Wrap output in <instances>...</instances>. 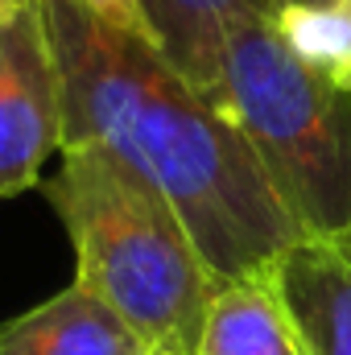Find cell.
<instances>
[{
	"mask_svg": "<svg viewBox=\"0 0 351 355\" xmlns=\"http://www.w3.org/2000/svg\"><path fill=\"white\" fill-rule=\"evenodd\" d=\"M149 355H174V352H149Z\"/></svg>",
	"mask_w": 351,
	"mask_h": 355,
	"instance_id": "13",
	"label": "cell"
},
{
	"mask_svg": "<svg viewBox=\"0 0 351 355\" xmlns=\"http://www.w3.org/2000/svg\"><path fill=\"white\" fill-rule=\"evenodd\" d=\"M289 54L318 75L327 87L351 95V0L331 4H289L273 12Z\"/></svg>",
	"mask_w": 351,
	"mask_h": 355,
	"instance_id": "9",
	"label": "cell"
},
{
	"mask_svg": "<svg viewBox=\"0 0 351 355\" xmlns=\"http://www.w3.org/2000/svg\"><path fill=\"white\" fill-rule=\"evenodd\" d=\"M46 198L75 248V285L108 302L153 352L194 355L219 289L174 207L103 149H71Z\"/></svg>",
	"mask_w": 351,
	"mask_h": 355,
	"instance_id": "2",
	"label": "cell"
},
{
	"mask_svg": "<svg viewBox=\"0 0 351 355\" xmlns=\"http://www.w3.org/2000/svg\"><path fill=\"white\" fill-rule=\"evenodd\" d=\"M194 355H302L298 331L261 272L219 281L207 302Z\"/></svg>",
	"mask_w": 351,
	"mask_h": 355,
	"instance_id": "8",
	"label": "cell"
},
{
	"mask_svg": "<svg viewBox=\"0 0 351 355\" xmlns=\"http://www.w3.org/2000/svg\"><path fill=\"white\" fill-rule=\"evenodd\" d=\"M215 107L252 149L298 236L351 244V95L310 75L268 12L228 25Z\"/></svg>",
	"mask_w": 351,
	"mask_h": 355,
	"instance_id": "3",
	"label": "cell"
},
{
	"mask_svg": "<svg viewBox=\"0 0 351 355\" xmlns=\"http://www.w3.org/2000/svg\"><path fill=\"white\" fill-rule=\"evenodd\" d=\"M137 4L149 21L157 54L211 103L219 95L228 25L248 12L273 17L268 0H137Z\"/></svg>",
	"mask_w": 351,
	"mask_h": 355,
	"instance_id": "7",
	"label": "cell"
},
{
	"mask_svg": "<svg viewBox=\"0 0 351 355\" xmlns=\"http://www.w3.org/2000/svg\"><path fill=\"white\" fill-rule=\"evenodd\" d=\"M79 4H87L91 12H95L99 21H108L112 29H124V33H132V37L153 42L149 21H145V12H141L137 0H79Z\"/></svg>",
	"mask_w": 351,
	"mask_h": 355,
	"instance_id": "10",
	"label": "cell"
},
{
	"mask_svg": "<svg viewBox=\"0 0 351 355\" xmlns=\"http://www.w3.org/2000/svg\"><path fill=\"white\" fill-rule=\"evenodd\" d=\"M261 277L285 306L302 355H351V244L302 236Z\"/></svg>",
	"mask_w": 351,
	"mask_h": 355,
	"instance_id": "5",
	"label": "cell"
},
{
	"mask_svg": "<svg viewBox=\"0 0 351 355\" xmlns=\"http://www.w3.org/2000/svg\"><path fill=\"white\" fill-rule=\"evenodd\" d=\"M289 4H331V0H268L273 12H281V8H289Z\"/></svg>",
	"mask_w": 351,
	"mask_h": 355,
	"instance_id": "12",
	"label": "cell"
},
{
	"mask_svg": "<svg viewBox=\"0 0 351 355\" xmlns=\"http://www.w3.org/2000/svg\"><path fill=\"white\" fill-rule=\"evenodd\" d=\"M153 347L95 293L67 285L0 322V355H149Z\"/></svg>",
	"mask_w": 351,
	"mask_h": 355,
	"instance_id": "6",
	"label": "cell"
},
{
	"mask_svg": "<svg viewBox=\"0 0 351 355\" xmlns=\"http://www.w3.org/2000/svg\"><path fill=\"white\" fill-rule=\"evenodd\" d=\"M25 4H29V0H0V25H8V21H12Z\"/></svg>",
	"mask_w": 351,
	"mask_h": 355,
	"instance_id": "11",
	"label": "cell"
},
{
	"mask_svg": "<svg viewBox=\"0 0 351 355\" xmlns=\"http://www.w3.org/2000/svg\"><path fill=\"white\" fill-rule=\"evenodd\" d=\"M62 87V153L103 149L182 219L215 281L257 277L298 236L232 120L153 42L79 0H42Z\"/></svg>",
	"mask_w": 351,
	"mask_h": 355,
	"instance_id": "1",
	"label": "cell"
},
{
	"mask_svg": "<svg viewBox=\"0 0 351 355\" xmlns=\"http://www.w3.org/2000/svg\"><path fill=\"white\" fill-rule=\"evenodd\" d=\"M62 145V87L42 0L0 25V198L42 182V166Z\"/></svg>",
	"mask_w": 351,
	"mask_h": 355,
	"instance_id": "4",
	"label": "cell"
}]
</instances>
